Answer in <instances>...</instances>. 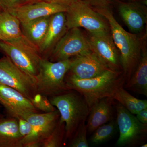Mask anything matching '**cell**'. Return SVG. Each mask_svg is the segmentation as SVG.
Wrapping results in <instances>:
<instances>
[{"label":"cell","instance_id":"obj_1","mask_svg":"<svg viewBox=\"0 0 147 147\" xmlns=\"http://www.w3.org/2000/svg\"><path fill=\"white\" fill-rule=\"evenodd\" d=\"M65 82L69 90L76 91L84 96L90 109L100 99L113 97L118 89L124 86L125 79L123 71L109 69L99 76L87 79L68 74Z\"/></svg>","mask_w":147,"mask_h":147},{"label":"cell","instance_id":"obj_2","mask_svg":"<svg viewBox=\"0 0 147 147\" xmlns=\"http://www.w3.org/2000/svg\"><path fill=\"white\" fill-rule=\"evenodd\" d=\"M108 21L111 35L120 53V61L125 84L128 82L138 63L142 48L136 34L126 31L116 20L108 7L94 8Z\"/></svg>","mask_w":147,"mask_h":147},{"label":"cell","instance_id":"obj_3","mask_svg":"<svg viewBox=\"0 0 147 147\" xmlns=\"http://www.w3.org/2000/svg\"><path fill=\"white\" fill-rule=\"evenodd\" d=\"M50 101L59 111L60 120L65 124V143L71 139L79 125L86 122L90 108L84 96L74 90L52 96Z\"/></svg>","mask_w":147,"mask_h":147},{"label":"cell","instance_id":"obj_4","mask_svg":"<svg viewBox=\"0 0 147 147\" xmlns=\"http://www.w3.org/2000/svg\"><path fill=\"white\" fill-rule=\"evenodd\" d=\"M71 62V58L54 62L42 58L39 72L35 76L37 93L52 97L69 90L65 78L70 69Z\"/></svg>","mask_w":147,"mask_h":147},{"label":"cell","instance_id":"obj_5","mask_svg":"<svg viewBox=\"0 0 147 147\" xmlns=\"http://www.w3.org/2000/svg\"><path fill=\"white\" fill-rule=\"evenodd\" d=\"M0 48L21 70L34 77L38 74L42 58L38 47L24 36L11 41L1 40Z\"/></svg>","mask_w":147,"mask_h":147},{"label":"cell","instance_id":"obj_6","mask_svg":"<svg viewBox=\"0 0 147 147\" xmlns=\"http://www.w3.org/2000/svg\"><path fill=\"white\" fill-rule=\"evenodd\" d=\"M65 15L67 30L83 28L90 33L110 32L106 19L83 0L69 4Z\"/></svg>","mask_w":147,"mask_h":147},{"label":"cell","instance_id":"obj_7","mask_svg":"<svg viewBox=\"0 0 147 147\" xmlns=\"http://www.w3.org/2000/svg\"><path fill=\"white\" fill-rule=\"evenodd\" d=\"M116 110L120 133L116 146L135 147L145 143L147 124L140 122L136 116L119 102L116 105Z\"/></svg>","mask_w":147,"mask_h":147},{"label":"cell","instance_id":"obj_8","mask_svg":"<svg viewBox=\"0 0 147 147\" xmlns=\"http://www.w3.org/2000/svg\"><path fill=\"white\" fill-rule=\"evenodd\" d=\"M0 84L16 90L30 100L37 93L35 77L21 70L7 56L0 59Z\"/></svg>","mask_w":147,"mask_h":147},{"label":"cell","instance_id":"obj_9","mask_svg":"<svg viewBox=\"0 0 147 147\" xmlns=\"http://www.w3.org/2000/svg\"><path fill=\"white\" fill-rule=\"evenodd\" d=\"M87 37L79 28L68 30L57 42L49 58L51 62L66 60L92 51Z\"/></svg>","mask_w":147,"mask_h":147},{"label":"cell","instance_id":"obj_10","mask_svg":"<svg viewBox=\"0 0 147 147\" xmlns=\"http://www.w3.org/2000/svg\"><path fill=\"white\" fill-rule=\"evenodd\" d=\"M86 37L92 51L98 55L110 69L123 71L120 61L119 52L110 32H88Z\"/></svg>","mask_w":147,"mask_h":147},{"label":"cell","instance_id":"obj_11","mask_svg":"<svg viewBox=\"0 0 147 147\" xmlns=\"http://www.w3.org/2000/svg\"><path fill=\"white\" fill-rule=\"evenodd\" d=\"M68 6V5L59 2L39 1L22 5L9 12L16 16L21 24H24L36 18L66 12Z\"/></svg>","mask_w":147,"mask_h":147},{"label":"cell","instance_id":"obj_12","mask_svg":"<svg viewBox=\"0 0 147 147\" xmlns=\"http://www.w3.org/2000/svg\"><path fill=\"white\" fill-rule=\"evenodd\" d=\"M69 74L82 79H90L101 75L110 69L98 55L93 52L71 58Z\"/></svg>","mask_w":147,"mask_h":147},{"label":"cell","instance_id":"obj_13","mask_svg":"<svg viewBox=\"0 0 147 147\" xmlns=\"http://www.w3.org/2000/svg\"><path fill=\"white\" fill-rule=\"evenodd\" d=\"M0 103L12 117L26 113H38L30 99L13 88L0 84Z\"/></svg>","mask_w":147,"mask_h":147},{"label":"cell","instance_id":"obj_14","mask_svg":"<svg viewBox=\"0 0 147 147\" xmlns=\"http://www.w3.org/2000/svg\"><path fill=\"white\" fill-rule=\"evenodd\" d=\"M119 13L130 31L136 34L144 30L147 22L146 7L141 3L132 1L119 3Z\"/></svg>","mask_w":147,"mask_h":147},{"label":"cell","instance_id":"obj_15","mask_svg":"<svg viewBox=\"0 0 147 147\" xmlns=\"http://www.w3.org/2000/svg\"><path fill=\"white\" fill-rule=\"evenodd\" d=\"M67 30L65 12H59L50 16L47 32L38 47L41 57H44L43 59L49 58L57 42Z\"/></svg>","mask_w":147,"mask_h":147},{"label":"cell","instance_id":"obj_16","mask_svg":"<svg viewBox=\"0 0 147 147\" xmlns=\"http://www.w3.org/2000/svg\"><path fill=\"white\" fill-rule=\"evenodd\" d=\"M114 100L111 97L104 98L90 108L87 119V132L89 134H92L98 127L113 120Z\"/></svg>","mask_w":147,"mask_h":147},{"label":"cell","instance_id":"obj_17","mask_svg":"<svg viewBox=\"0 0 147 147\" xmlns=\"http://www.w3.org/2000/svg\"><path fill=\"white\" fill-rule=\"evenodd\" d=\"M125 85V88L128 90L147 96V53L146 48H142L138 65L130 79Z\"/></svg>","mask_w":147,"mask_h":147},{"label":"cell","instance_id":"obj_18","mask_svg":"<svg viewBox=\"0 0 147 147\" xmlns=\"http://www.w3.org/2000/svg\"><path fill=\"white\" fill-rule=\"evenodd\" d=\"M50 17L36 18L27 23L21 24L23 35L38 48L47 32Z\"/></svg>","mask_w":147,"mask_h":147},{"label":"cell","instance_id":"obj_19","mask_svg":"<svg viewBox=\"0 0 147 147\" xmlns=\"http://www.w3.org/2000/svg\"><path fill=\"white\" fill-rule=\"evenodd\" d=\"M22 139L17 119H0V147H23Z\"/></svg>","mask_w":147,"mask_h":147},{"label":"cell","instance_id":"obj_20","mask_svg":"<svg viewBox=\"0 0 147 147\" xmlns=\"http://www.w3.org/2000/svg\"><path fill=\"white\" fill-rule=\"evenodd\" d=\"M22 36L19 19L8 11L0 13V40L11 41Z\"/></svg>","mask_w":147,"mask_h":147},{"label":"cell","instance_id":"obj_21","mask_svg":"<svg viewBox=\"0 0 147 147\" xmlns=\"http://www.w3.org/2000/svg\"><path fill=\"white\" fill-rule=\"evenodd\" d=\"M112 98L121 104L130 113L135 115L140 110L147 108V100L134 97L125 89L123 86L117 90Z\"/></svg>","mask_w":147,"mask_h":147},{"label":"cell","instance_id":"obj_22","mask_svg":"<svg viewBox=\"0 0 147 147\" xmlns=\"http://www.w3.org/2000/svg\"><path fill=\"white\" fill-rule=\"evenodd\" d=\"M65 124L59 119L52 133L41 144L42 147H60L64 145Z\"/></svg>","mask_w":147,"mask_h":147},{"label":"cell","instance_id":"obj_23","mask_svg":"<svg viewBox=\"0 0 147 147\" xmlns=\"http://www.w3.org/2000/svg\"><path fill=\"white\" fill-rule=\"evenodd\" d=\"M115 121L113 120L98 127L93 132L90 139L92 144H100L110 140L115 133Z\"/></svg>","mask_w":147,"mask_h":147},{"label":"cell","instance_id":"obj_24","mask_svg":"<svg viewBox=\"0 0 147 147\" xmlns=\"http://www.w3.org/2000/svg\"><path fill=\"white\" fill-rule=\"evenodd\" d=\"M87 128L86 122L81 124L73 136L70 139L69 146L70 147H88L87 138Z\"/></svg>","mask_w":147,"mask_h":147},{"label":"cell","instance_id":"obj_25","mask_svg":"<svg viewBox=\"0 0 147 147\" xmlns=\"http://www.w3.org/2000/svg\"><path fill=\"white\" fill-rule=\"evenodd\" d=\"M30 100L37 110L45 113L53 112L57 110L55 106L51 104L47 96L41 94L37 93Z\"/></svg>","mask_w":147,"mask_h":147},{"label":"cell","instance_id":"obj_26","mask_svg":"<svg viewBox=\"0 0 147 147\" xmlns=\"http://www.w3.org/2000/svg\"><path fill=\"white\" fill-rule=\"evenodd\" d=\"M18 129L19 134L21 137H26L31 132L32 126L28 122L22 119H18Z\"/></svg>","mask_w":147,"mask_h":147},{"label":"cell","instance_id":"obj_27","mask_svg":"<svg viewBox=\"0 0 147 147\" xmlns=\"http://www.w3.org/2000/svg\"><path fill=\"white\" fill-rule=\"evenodd\" d=\"M23 4L22 0H0L3 11H10Z\"/></svg>","mask_w":147,"mask_h":147},{"label":"cell","instance_id":"obj_28","mask_svg":"<svg viewBox=\"0 0 147 147\" xmlns=\"http://www.w3.org/2000/svg\"><path fill=\"white\" fill-rule=\"evenodd\" d=\"M90 6L95 8L108 7L111 0H83Z\"/></svg>","mask_w":147,"mask_h":147},{"label":"cell","instance_id":"obj_29","mask_svg":"<svg viewBox=\"0 0 147 147\" xmlns=\"http://www.w3.org/2000/svg\"><path fill=\"white\" fill-rule=\"evenodd\" d=\"M135 115L136 118L140 122L147 124V108L140 110Z\"/></svg>","mask_w":147,"mask_h":147},{"label":"cell","instance_id":"obj_30","mask_svg":"<svg viewBox=\"0 0 147 147\" xmlns=\"http://www.w3.org/2000/svg\"><path fill=\"white\" fill-rule=\"evenodd\" d=\"M22 1H23L24 4L29 3L37 2L39 1H55L64 3L61 1H59V0H22Z\"/></svg>","mask_w":147,"mask_h":147},{"label":"cell","instance_id":"obj_31","mask_svg":"<svg viewBox=\"0 0 147 147\" xmlns=\"http://www.w3.org/2000/svg\"><path fill=\"white\" fill-rule=\"evenodd\" d=\"M59 1L65 3L66 4L69 5L70 3L76 1H78V0H59Z\"/></svg>","mask_w":147,"mask_h":147},{"label":"cell","instance_id":"obj_32","mask_svg":"<svg viewBox=\"0 0 147 147\" xmlns=\"http://www.w3.org/2000/svg\"><path fill=\"white\" fill-rule=\"evenodd\" d=\"M141 147H147V144L146 143H144V144H142V145L140 146Z\"/></svg>","mask_w":147,"mask_h":147},{"label":"cell","instance_id":"obj_33","mask_svg":"<svg viewBox=\"0 0 147 147\" xmlns=\"http://www.w3.org/2000/svg\"><path fill=\"white\" fill-rule=\"evenodd\" d=\"M0 10H3L2 8L1 7V5H0Z\"/></svg>","mask_w":147,"mask_h":147},{"label":"cell","instance_id":"obj_34","mask_svg":"<svg viewBox=\"0 0 147 147\" xmlns=\"http://www.w3.org/2000/svg\"><path fill=\"white\" fill-rule=\"evenodd\" d=\"M127 1H132V0H127Z\"/></svg>","mask_w":147,"mask_h":147},{"label":"cell","instance_id":"obj_35","mask_svg":"<svg viewBox=\"0 0 147 147\" xmlns=\"http://www.w3.org/2000/svg\"><path fill=\"white\" fill-rule=\"evenodd\" d=\"M0 42H1V40H0ZM0 49H1V48H0Z\"/></svg>","mask_w":147,"mask_h":147}]
</instances>
